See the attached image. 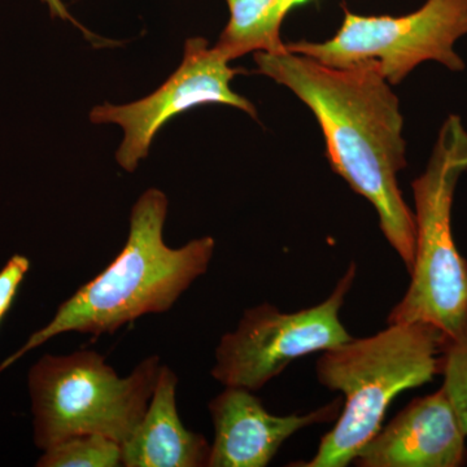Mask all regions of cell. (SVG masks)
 <instances>
[{"mask_svg": "<svg viewBox=\"0 0 467 467\" xmlns=\"http://www.w3.org/2000/svg\"><path fill=\"white\" fill-rule=\"evenodd\" d=\"M257 73L290 88L315 113L335 173L376 208L383 235L410 275L414 212L398 174L407 168L400 103L373 63L333 67L294 52H256Z\"/></svg>", "mask_w": 467, "mask_h": 467, "instance_id": "1", "label": "cell"}, {"mask_svg": "<svg viewBox=\"0 0 467 467\" xmlns=\"http://www.w3.org/2000/svg\"><path fill=\"white\" fill-rule=\"evenodd\" d=\"M168 198L150 189L135 202L125 247L99 275L58 306L50 324L36 331L17 352L0 364L11 367L27 352L66 333L113 334L146 315L168 312L207 273L216 242L193 239L180 248L164 242Z\"/></svg>", "mask_w": 467, "mask_h": 467, "instance_id": "2", "label": "cell"}, {"mask_svg": "<svg viewBox=\"0 0 467 467\" xmlns=\"http://www.w3.org/2000/svg\"><path fill=\"white\" fill-rule=\"evenodd\" d=\"M445 337L425 322H399L373 337L352 339L322 352L318 382L343 393L337 425L321 439L317 453L300 467H346L382 427L399 393L441 374Z\"/></svg>", "mask_w": 467, "mask_h": 467, "instance_id": "3", "label": "cell"}, {"mask_svg": "<svg viewBox=\"0 0 467 467\" xmlns=\"http://www.w3.org/2000/svg\"><path fill=\"white\" fill-rule=\"evenodd\" d=\"M467 171V130L451 115L439 131L426 171L411 182L416 202V256L404 297L387 324L425 322L451 337L467 321V260L451 232V207Z\"/></svg>", "mask_w": 467, "mask_h": 467, "instance_id": "4", "label": "cell"}, {"mask_svg": "<svg viewBox=\"0 0 467 467\" xmlns=\"http://www.w3.org/2000/svg\"><path fill=\"white\" fill-rule=\"evenodd\" d=\"M160 367L159 356H150L121 378L95 350L43 356L29 371L36 447L85 434L122 444L146 414Z\"/></svg>", "mask_w": 467, "mask_h": 467, "instance_id": "5", "label": "cell"}, {"mask_svg": "<svg viewBox=\"0 0 467 467\" xmlns=\"http://www.w3.org/2000/svg\"><path fill=\"white\" fill-rule=\"evenodd\" d=\"M467 36V0H426L407 16H358L344 7V21L330 41L287 43L294 54L333 67L373 63L391 86L423 61L451 72L465 69L454 45Z\"/></svg>", "mask_w": 467, "mask_h": 467, "instance_id": "6", "label": "cell"}, {"mask_svg": "<svg viewBox=\"0 0 467 467\" xmlns=\"http://www.w3.org/2000/svg\"><path fill=\"white\" fill-rule=\"evenodd\" d=\"M356 275L352 263L330 296L312 308L285 313L264 303L245 309L238 327L221 337L212 377L225 387L260 391L291 362L348 342L339 316Z\"/></svg>", "mask_w": 467, "mask_h": 467, "instance_id": "7", "label": "cell"}, {"mask_svg": "<svg viewBox=\"0 0 467 467\" xmlns=\"http://www.w3.org/2000/svg\"><path fill=\"white\" fill-rule=\"evenodd\" d=\"M230 61L209 47L207 39L190 38L184 45L180 67L165 84L143 99L125 106L104 103L91 110L94 124H117L124 130V140L116 153L119 167L131 173L140 160L149 155L150 144L171 119L187 110L225 104L257 119L256 109L250 100L233 91L234 77L242 69L229 66Z\"/></svg>", "mask_w": 467, "mask_h": 467, "instance_id": "8", "label": "cell"}, {"mask_svg": "<svg viewBox=\"0 0 467 467\" xmlns=\"http://www.w3.org/2000/svg\"><path fill=\"white\" fill-rule=\"evenodd\" d=\"M342 405L337 399L306 414L275 416L254 392L225 387L208 404L214 427L208 467H265L292 435L330 422L339 416Z\"/></svg>", "mask_w": 467, "mask_h": 467, "instance_id": "9", "label": "cell"}, {"mask_svg": "<svg viewBox=\"0 0 467 467\" xmlns=\"http://www.w3.org/2000/svg\"><path fill=\"white\" fill-rule=\"evenodd\" d=\"M465 432L444 389L414 399L359 450V467L467 465Z\"/></svg>", "mask_w": 467, "mask_h": 467, "instance_id": "10", "label": "cell"}, {"mask_svg": "<svg viewBox=\"0 0 467 467\" xmlns=\"http://www.w3.org/2000/svg\"><path fill=\"white\" fill-rule=\"evenodd\" d=\"M178 378L160 367L158 382L140 425L121 444L125 467H208L211 444L183 426L177 409Z\"/></svg>", "mask_w": 467, "mask_h": 467, "instance_id": "11", "label": "cell"}, {"mask_svg": "<svg viewBox=\"0 0 467 467\" xmlns=\"http://www.w3.org/2000/svg\"><path fill=\"white\" fill-rule=\"evenodd\" d=\"M230 20L216 43V50L227 60L250 52L284 51L281 26L285 15L279 0H226Z\"/></svg>", "mask_w": 467, "mask_h": 467, "instance_id": "12", "label": "cell"}, {"mask_svg": "<svg viewBox=\"0 0 467 467\" xmlns=\"http://www.w3.org/2000/svg\"><path fill=\"white\" fill-rule=\"evenodd\" d=\"M39 467L122 466L121 444L100 434L76 435L45 451Z\"/></svg>", "mask_w": 467, "mask_h": 467, "instance_id": "13", "label": "cell"}, {"mask_svg": "<svg viewBox=\"0 0 467 467\" xmlns=\"http://www.w3.org/2000/svg\"><path fill=\"white\" fill-rule=\"evenodd\" d=\"M441 389L459 417L467 436V321L459 333L445 337L441 355Z\"/></svg>", "mask_w": 467, "mask_h": 467, "instance_id": "14", "label": "cell"}, {"mask_svg": "<svg viewBox=\"0 0 467 467\" xmlns=\"http://www.w3.org/2000/svg\"><path fill=\"white\" fill-rule=\"evenodd\" d=\"M29 267V259L21 254H15L0 270V317H5L11 309L18 287L23 284Z\"/></svg>", "mask_w": 467, "mask_h": 467, "instance_id": "15", "label": "cell"}, {"mask_svg": "<svg viewBox=\"0 0 467 467\" xmlns=\"http://www.w3.org/2000/svg\"><path fill=\"white\" fill-rule=\"evenodd\" d=\"M42 2L48 5V9H50L52 16L63 18V20L72 21V23L75 24L77 27H79V29L85 33V36H88V38H92L90 32L77 23L72 15L67 12L66 5H64V3L61 2V0H42Z\"/></svg>", "mask_w": 467, "mask_h": 467, "instance_id": "16", "label": "cell"}, {"mask_svg": "<svg viewBox=\"0 0 467 467\" xmlns=\"http://www.w3.org/2000/svg\"><path fill=\"white\" fill-rule=\"evenodd\" d=\"M308 2H310V0H279L282 11H284L285 15H287L290 9L306 5Z\"/></svg>", "mask_w": 467, "mask_h": 467, "instance_id": "17", "label": "cell"}, {"mask_svg": "<svg viewBox=\"0 0 467 467\" xmlns=\"http://www.w3.org/2000/svg\"><path fill=\"white\" fill-rule=\"evenodd\" d=\"M2 318H3V317H0V321H2Z\"/></svg>", "mask_w": 467, "mask_h": 467, "instance_id": "18", "label": "cell"}]
</instances>
